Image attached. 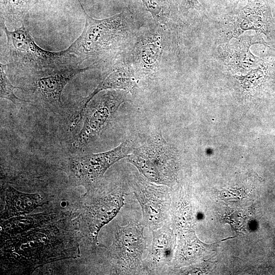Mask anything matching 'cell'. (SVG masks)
<instances>
[{"mask_svg":"<svg viewBox=\"0 0 275 275\" xmlns=\"http://www.w3.org/2000/svg\"><path fill=\"white\" fill-rule=\"evenodd\" d=\"M1 27L6 34V60L9 66L26 72L35 77L42 74L78 67L81 61L69 48L58 52H51L39 47L23 24L14 31H9L4 19Z\"/></svg>","mask_w":275,"mask_h":275,"instance_id":"cell-1","label":"cell"},{"mask_svg":"<svg viewBox=\"0 0 275 275\" xmlns=\"http://www.w3.org/2000/svg\"><path fill=\"white\" fill-rule=\"evenodd\" d=\"M69 240L56 226L34 228L10 237L6 242V252L11 262L26 267L64 258L71 257Z\"/></svg>","mask_w":275,"mask_h":275,"instance_id":"cell-2","label":"cell"},{"mask_svg":"<svg viewBox=\"0 0 275 275\" xmlns=\"http://www.w3.org/2000/svg\"><path fill=\"white\" fill-rule=\"evenodd\" d=\"M78 1L85 15V24L81 34L68 48L82 62L108 54L116 48L126 30L129 12L123 11L107 18L95 19Z\"/></svg>","mask_w":275,"mask_h":275,"instance_id":"cell-3","label":"cell"},{"mask_svg":"<svg viewBox=\"0 0 275 275\" xmlns=\"http://www.w3.org/2000/svg\"><path fill=\"white\" fill-rule=\"evenodd\" d=\"M128 161L151 182L167 186L173 180V156L160 134L151 138L134 150Z\"/></svg>","mask_w":275,"mask_h":275,"instance_id":"cell-4","label":"cell"},{"mask_svg":"<svg viewBox=\"0 0 275 275\" xmlns=\"http://www.w3.org/2000/svg\"><path fill=\"white\" fill-rule=\"evenodd\" d=\"M144 227L143 224L138 223L117 227L109 252L119 273L132 274L142 267L146 249Z\"/></svg>","mask_w":275,"mask_h":275,"instance_id":"cell-5","label":"cell"},{"mask_svg":"<svg viewBox=\"0 0 275 275\" xmlns=\"http://www.w3.org/2000/svg\"><path fill=\"white\" fill-rule=\"evenodd\" d=\"M133 191L142 212V224L152 230L167 223L171 201L166 185L139 181Z\"/></svg>","mask_w":275,"mask_h":275,"instance_id":"cell-6","label":"cell"},{"mask_svg":"<svg viewBox=\"0 0 275 275\" xmlns=\"http://www.w3.org/2000/svg\"><path fill=\"white\" fill-rule=\"evenodd\" d=\"M131 149L129 143L124 142L109 151L75 157L71 160L70 170L78 182L91 185L99 181L111 166L128 156Z\"/></svg>","mask_w":275,"mask_h":275,"instance_id":"cell-7","label":"cell"},{"mask_svg":"<svg viewBox=\"0 0 275 275\" xmlns=\"http://www.w3.org/2000/svg\"><path fill=\"white\" fill-rule=\"evenodd\" d=\"M125 194L114 191L94 198L89 202L82 213L87 234L94 244L101 229L110 222L124 205Z\"/></svg>","mask_w":275,"mask_h":275,"instance_id":"cell-8","label":"cell"},{"mask_svg":"<svg viewBox=\"0 0 275 275\" xmlns=\"http://www.w3.org/2000/svg\"><path fill=\"white\" fill-rule=\"evenodd\" d=\"M121 103L117 94L107 93L101 97L86 114L83 126L73 143L74 148H82L97 136Z\"/></svg>","mask_w":275,"mask_h":275,"instance_id":"cell-9","label":"cell"},{"mask_svg":"<svg viewBox=\"0 0 275 275\" xmlns=\"http://www.w3.org/2000/svg\"><path fill=\"white\" fill-rule=\"evenodd\" d=\"M232 18L225 25V39L230 40L248 30L263 31L264 22L270 17L269 6L266 0H251L241 10L232 12Z\"/></svg>","mask_w":275,"mask_h":275,"instance_id":"cell-10","label":"cell"},{"mask_svg":"<svg viewBox=\"0 0 275 275\" xmlns=\"http://www.w3.org/2000/svg\"><path fill=\"white\" fill-rule=\"evenodd\" d=\"M90 67L68 68L33 77L32 88L35 96L51 105H62V93L66 85L77 74Z\"/></svg>","mask_w":275,"mask_h":275,"instance_id":"cell-11","label":"cell"},{"mask_svg":"<svg viewBox=\"0 0 275 275\" xmlns=\"http://www.w3.org/2000/svg\"><path fill=\"white\" fill-rule=\"evenodd\" d=\"M46 203L47 201L39 194L24 193L8 186L6 189L5 208L1 218L7 219L29 214Z\"/></svg>","mask_w":275,"mask_h":275,"instance_id":"cell-12","label":"cell"},{"mask_svg":"<svg viewBox=\"0 0 275 275\" xmlns=\"http://www.w3.org/2000/svg\"><path fill=\"white\" fill-rule=\"evenodd\" d=\"M152 234L146 265V268L151 270L170 264L174 243L172 230L167 223L160 228L152 230Z\"/></svg>","mask_w":275,"mask_h":275,"instance_id":"cell-13","label":"cell"},{"mask_svg":"<svg viewBox=\"0 0 275 275\" xmlns=\"http://www.w3.org/2000/svg\"><path fill=\"white\" fill-rule=\"evenodd\" d=\"M256 42H259L254 36L240 38L236 43L228 46L225 50L228 51L224 59L225 64L234 68H250L257 63L256 58L251 53L250 46Z\"/></svg>","mask_w":275,"mask_h":275,"instance_id":"cell-14","label":"cell"},{"mask_svg":"<svg viewBox=\"0 0 275 275\" xmlns=\"http://www.w3.org/2000/svg\"><path fill=\"white\" fill-rule=\"evenodd\" d=\"M34 0H0L1 18L6 22L22 24Z\"/></svg>","mask_w":275,"mask_h":275,"instance_id":"cell-15","label":"cell"},{"mask_svg":"<svg viewBox=\"0 0 275 275\" xmlns=\"http://www.w3.org/2000/svg\"><path fill=\"white\" fill-rule=\"evenodd\" d=\"M35 216H17L4 220L1 225V235L13 236L38 227L39 221Z\"/></svg>","mask_w":275,"mask_h":275,"instance_id":"cell-16","label":"cell"},{"mask_svg":"<svg viewBox=\"0 0 275 275\" xmlns=\"http://www.w3.org/2000/svg\"><path fill=\"white\" fill-rule=\"evenodd\" d=\"M145 8L157 21L162 22L170 17L172 5L170 0H141Z\"/></svg>","mask_w":275,"mask_h":275,"instance_id":"cell-17","label":"cell"},{"mask_svg":"<svg viewBox=\"0 0 275 275\" xmlns=\"http://www.w3.org/2000/svg\"><path fill=\"white\" fill-rule=\"evenodd\" d=\"M7 66L6 65H4L1 63L0 64V77H1V98H4L9 100L13 103L16 104L17 102H29L22 100L17 97L14 94V90L15 89H23L14 86L8 79L5 72V68Z\"/></svg>","mask_w":275,"mask_h":275,"instance_id":"cell-18","label":"cell"},{"mask_svg":"<svg viewBox=\"0 0 275 275\" xmlns=\"http://www.w3.org/2000/svg\"><path fill=\"white\" fill-rule=\"evenodd\" d=\"M242 1L243 0H223L224 2L225 6L230 13H232L235 11L238 4ZM244 1H250L251 0Z\"/></svg>","mask_w":275,"mask_h":275,"instance_id":"cell-19","label":"cell"},{"mask_svg":"<svg viewBox=\"0 0 275 275\" xmlns=\"http://www.w3.org/2000/svg\"><path fill=\"white\" fill-rule=\"evenodd\" d=\"M182 4L187 9L196 8L199 6L198 0H182Z\"/></svg>","mask_w":275,"mask_h":275,"instance_id":"cell-20","label":"cell"}]
</instances>
